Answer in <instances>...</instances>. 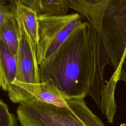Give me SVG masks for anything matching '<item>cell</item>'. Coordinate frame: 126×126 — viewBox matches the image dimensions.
<instances>
[{
  "instance_id": "6da1fadb",
  "label": "cell",
  "mask_w": 126,
  "mask_h": 126,
  "mask_svg": "<svg viewBox=\"0 0 126 126\" xmlns=\"http://www.w3.org/2000/svg\"><path fill=\"white\" fill-rule=\"evenodd\" d=\"M107 64L99 33L92 32L86 21L39 65L40 83L65 100L90 95L111 123L117 107L114 93L117 81L111 76L105 84L104 70Z\"/></svg>"
},
{
  "instance_id": "7a4b0ae2",
  "label": "cell",
  "mask_w": 126,
  "mask_h": 126,
  "mask_svg": "<svg viewBox=\"0 0 126 126\" xmlns=\"http://www.w3.org/2000/svg\"><path fill=\"white\" fill-rule=\"evenodd\" d=\"M98 30L108 64L118 72L126 51V0H108L100 7L90 9L79 4L72 6Z\"/></svg>"
},
{
  "instance_id": "3957f363",
  "label": "cell",
  "mask_w": 126,
  "mask_h": 126,
  "mask_svg": "<svg viewBox=\"0 0 126 126\" xmlns=\"http://www.w3.org/2000/svg\"><path fill=\"white\" fill-rule=\"evenodd\" d=\"M63 107L36 99L21 102L17 109L22 126H106L84 99L66 100Z\"/></svg>"
},
{
  "instance_id": "277c9868",
  "label": "cell",
  "mask_w": 126,
  "mask_h": 126,
  "mask_svg": "<svg viewBox=\"0 0 126 126\" xmlns=\"http://www.w3.org/2000/svg\"><path fill=\"white\" fill-rule=\"evenodd\" d=\"M17 21L19 26L20 39L15 57L16 75L8 91V95L13 102L20 103L33 99L41 89L36 52L21 24Z\"/></svg>"
},
{
  "instance_id": "5b68a950",
  "label": "cell",
  "mask_w": 126,
  "mask_h": 126,
  "mask_svg": "<svg viewBox=\"0 0 126 126\" xmlns=\"http://www.w3.org/2000/svg\"><path fill=\"white\" fill-rule=\"evenodd\" d=\"M38 16V43L36 52L38 66L46 62L82 22V15Z\"/></svg>"
},
{
  "instance_id": "8992f818",
  "label": "cell",
  "mask_w": 126,
  "mask_h": 126,
  "mask_svg": "<svg viewBox=\"0 0 126 126\" xmlns=\"http://www.w3.org/2000/svg\"><path fill=\"white\" fill-rule=\"evenodd\" d=\"M16 75L15 56L0 39V88L8 91Z\"/></svg>"
},
{
  "instance_id": "52a82bcc",
  "label": "cell",
  "mask_w": 126,
  "mask_h": 126,
  "mask_svg": "<svg viewBox=\"0 0 126 126\" xmlns=\"http://www.w3.org/2000/svg\"><path fill=\"white\" fill-rule=\"evenodd\" d=\"M17 0L34 11L37 16L65 15L70 8V0Z\"/></svg>"
},
{
  "instance_id": "ba28073f",
  "label": "cell",
  "mask_w": 126,
  "mask_h": 126,
  "mask_svg": "<svg viewBox=\"0 0 126 126\" xmlns=\"http://www.w3.org/2000/svg\"><path fill=\"white\" fill-rule=\"evenodd\" d=\"M16 19L21 24L36 52L38 43V23L37 14L17 0L15 12Z\"/></svg>"
},
{
  "instance_id": "9c48e42d",
  "label": "cell",
  "mask_w": 126,
  "mask_h": 126,
  "mask_svg": "<svg viewBox=\"0 0 126 126\" xmlns=\"http://www.w3.org/2000/svg\"><path fill=\"white\" fill-rule=\"evenodd\" d=\"M19 26L15 14L9 18L0 29V39L16 57L19 44Z\"/></svg>"
},
{
  "instance_id": "30bf717a",
  "label": "cell",
  "mask_w": 126,
  "mask_h": 126,
  "mask_svg": "<svg viewBox=\"0 0 126 126\" xmlns=\"http://www.w3.org/2000/svg\"><path fill=\"white\" fill-rule=\"evenodd\" d=\"M40 91L33 99H36L60 107H67L66 100L62 98L58 93L47 88L42 83H40Z\"/></svg>"
},
{
  "instance_id": "8fae6325",
  "label": "cell",
  "mask_w": 126,
  "mask_h": 126,
  "mask_svg": "<svg viewBox=\"0 0 126 126\" xmlns=\"http://www.w3.org/2000/svg\"><path fill=\"white\" fill-rule=\"evenodd\" d=\"M17 0H0V29L4 23L15 14Z\"/></svg>"
},
{
  "instance_id": "7c38bea8",
  "label": "cell",
  "mask_w": 126,
  "mask_h": 126,
  "mask_svg": "<svg viewBox=\"0 0 126 126\" xmlns=\"http://www.w3.org/2000/svg\"><path fill=\"white\" fill-rule=\"evenodd\" d=\"M0 126H16L15 116L9 112L7 105L0 99Z\"/></svg>"
},
{
  "instance_id": "4fadbf2b",
  "label": "cell",
  "mask_w": 126,
  "mask_h": 126,
  "mask_svg": "<svg viewBox=\"0 0 126 126\" xmlns=\"http://www.w3.org/2000/svg\"><path fill=\"white\" fill-rule=\"evenodd\" d=\"M79 3L90 9H96L104 4L108 0H76Z\"/></svg>"
},
{
  "instance_id": "5bb4252c",
  "label": "cell",
  "mask_w": 126,
  "mask_h": 126,
  "mask_svg": "<svg viewBox=\"0 0 126 126\" xmlns=\"http://www.w3.org/2000/svg\"><path fill=\"white\" fill-rule=\"evenodd\" d=\"M118 75L119 81H123L126 83V51L121 64Z\"/></svg>"
}]
</instances>
